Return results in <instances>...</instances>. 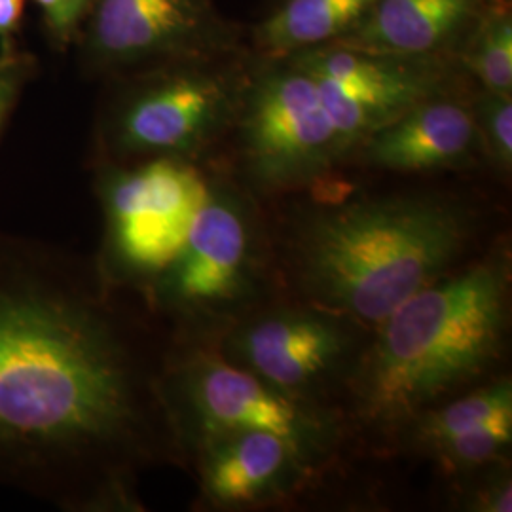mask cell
<instances>
[{"mask_svg": "<svg viewBox=\"0 0 512 512\" xmlns=\"http://www.w3.org/2000/svg\"><path fill=\"white\" fill-rule=\"evenodd\" d=\"M366 164L395 173H431L471 164L480 154L471 101L442 93L406 110L357 148Z\"/></svg>", "mask_w": 512, "mask_h": 512, "instance_id": "11", "label": "cell"}, {"mask_svg": "<svg viewBox=\"0 0 512 512\" xmlns=\"http://www.w3.org/2000/svg\"><path fill=\"white\" fill-rule=\"evenodd\" d=\"M74 48L82 74L105 82L173 61L239 54L245 44L215 0H93Z\"/></svg>", "mask_w": 512, "mask_h": 512, "instance_id": "7", "label": "cell"}, {"mask_svg": "<svg viewBox=\"0 0 512 512\" xmlns=\"http://www.w3.org/2000/svg\"><path fill=\"white\" fill-rule=\"evenodd\" d=\"M471 509L482 512H511V478L499 476L476 488L475 497L471 499Z\"/></svg>", "mask_w": 512, "mask_h": 512, "instance_id": "22", "label": "cell"}, {"mask_svg": "<svg viewBox=\"0 0 512 512\" xmlns=\"http://www.w3.org/2000/svg\"><path fill=\"white\" fill-rule=\"evenodd\" d=\"M509 264L492 258L410 296L380 323L357 378L366 421L397 427L478 378L503 346Z\"/></svg>", "mask_w": 512, "mask_h": 512, "instance_id": "3", "label": "cell"}, {"mask_svg": "<svg viewBox=\"0 0 512 512\" xmlns=\"http://www.w3.org/2000/svg\"><path fill=\"white\" fill-rule=\"evenodd\" d=\"M40 12L44 35L55 52L73 48L76 37L88 18L93 0H33Z\"/></svg>", "mask_w": 512, "mask_h": 512, "instance_id": "21", "label": "cell"}, {"mask_svg": "<svg viewBox=\"0 0 512 512\" xmlns=\"http://www.w3.org/2000/svg\"><path fill=\"white\" fill-rule=\"evenodd\" d=\"M471 234L458 203L395 196L319 211L298 243L306 294L325 308L380 325L439 281Z\"/></svg>", "mask_w": 512, "mask_h": 512, "instance_id": "2", "label": "cell"}, {"mask_svg": "<svg viewBox=\"0 0 512 512\" xmlns=\"http://www.w3.org/2000/svg\"><path fill=\"white\" fill-rule=\"evenodd\" d=\"M232 129L241 169L262 192L317 183L349 156L315 80L289 55H249Z\"/></svg>", "mask_w": 512, "mask_h": 512, "instance_id": "6", "label": "cell"}, {"mask_svg": "<svg viewBox=\"0 0 512 512\" xmlns=\"http://www.w3.org/2000/svg\"><path fill=\"white\" fill-rule=\"evenodd\" d=\"M463 73L478 90L512 95V12L509 0H490L459 48Z\"/></svg>", "mask_w": 512, "mask_h": 512, "instance_id": "16", "label": "cell"}, {"mask_svg": "<svg viewBox=\"0 0 512 512\" xmlns=\"http://www.w3.org/2000/svg\"><path fill=\"white\" fill-rule=\"evenodd\" d=\"M249 54L183 59L105 80L92 164L148 158L200 162L232 131Z\"/></svg>", "mask_w": 512, "mask_h": 512, "instance_id": "4", "label": "cell"}, {"mask_svg": "<svg viewBox=\"0 0 512 512\" xmlns=\"http://www.w3.org/2000/svg\"><path fill=\"white\" fill-rule=\"evenodd\" d=\"M507 414H512V385L509 378H503L454 403L442 404L437 410H423L414 420L416 442L429 450L444 440Z\"/></svg>", "mask_w": 512, "mask_h": 512, "instance_id": "17", "label": "cell"}, {"mask_svg": "<svg viewBox=\"0 0 512 512\" xmlns=\"http://www.w3.org/2000/svg\"><path fill=\"white\" fill-rule=\"evenodd\" d=\"M378 0H277L253 29L256 54L283 57L338 42Z\"/></svg>", "mask_w": 512, "mask_h": 512, "instance_id": "15", "label": "cell"}, {"mask_svg": "<svg viewBox=\"0 0 512 512\" xmlns=\"http://www.w3.org/2000/svg\"><path fill=\"white\" fill-rule=\"evenodd\" d=\"M488 2L378 0L338 44L384 54L458 57Z\"/></svg>", "mask_w": 512, "mask_h": 512, "instance_id": "14", "label": "cell"}, {"mask_svg": "<svg viewBox=\"0 0 512 512\" xmlns=\"http://www.w3.org/2000/svg\"><path fill=\"white\" fill-rule=\"evenodd\" d=\"M255 270V234L247 205L211 186L181 253L148 294V308L181 321L200 319L247 296Z\"/></svg>", "mask_w": 512, "mask_h": 512, "instance_id": "10", "label": "cell"}, {"mask_svg": "<svg viewBox=\"0 0 512 512\" xmlns=\"http://www.w3.org/2000/svg\"><path fill=\"white\" fill-rule=\"evenodd\" d=\"M92 171L103 213L95 266L112 289L147 300L181 253L213 183L200 162L186 158L95 162Z\"/></svg>", "mask_w": 512, "mask_h": 512, "instance_id": "5", "label": "cell"}, {"mask_svg": "<svg viewBox=\"0 0 512 512\" xmlns=\"http://www.w3.org/2000/svg\"><path fill=\"white\" fill-rule=\"evenodd\" d=\"M27 0H0V52L21 48V29Z\"/></svg>", "mask_w": 512, "mask_h": 512, "instance_id": "23", "label": "cell"}, {"mask_svg": "<svg viewBox=\"0 0 512 512\" xmlns=\"http://www.w3.org/2000/svg\"><path fill=\"white\" fill-rule=\"evenodd\" d=\"M160 389L173 435L196 439L224 431H266L306 459L321 450L327 427L308 408L249 370L203 351H175L160 368Z\"/></svg>", "mask_w": 512, "mask_h": 512, "instance_id": "8", "label": "cell"}, {"mask_svg": "<svg viewBox=\"0 0 512 512\" xmlns=\"http://www.w3.org/2000/svg\"><path fill=\"white\" fill-rule=\"evenodd\" d=\"M203 495L222 507H249L281 494L308 459L266 431H224L198 439Z\"/></svg>", "mask_w": 512, "mask_h": 512, "instance_id": "13", "label": "cell"}, {"mask_svg": "<svg viewBox=\"0 0 512 512\" xmlns=\"http://www.w3.org/2000/svg\"><path fill=\"white\" fill-rule=\"evenodd\" d=\"M275 2H277V0H275Z\"/></svg>", "mask_w": 512, "mask_h": 512, "instance_id": "24", "label": "cell"}, {"mask_svg": "<svg viewBox=\"0 0 512 512\" xmlns=\"http://www.w3.org/2000/svg\"><path fill=\"white\" fill-rule=\"evenodd\" d=\"M480 152L501 173L512 169V95L478 90L471 101Z\"/></svg>", "mask_w": 512, "mask_h": 512, "instance_id": "19", "label": "cell"}, {"mask_svg": "<svg viewBox=\"0 0 512 512\" xmlns=\"http://www.w3.org/2000/svg\"><path fill=\"white\" fill-rule=\"evenodd\" d=\"M346 348V330L308 311L264 315L236 336V351L251 372L289 395L323 378Z\"/></svg>", "mask_w": 512, "mask_h": 512, "instance_id": "12", "label": "cell"}, {"mask_svg": "<svg viewBox=\"0 0 512 512\" xmlns=\"http://www.w3.org/2000/svg\"><path fill=\"white\" fill-rule=\"evenodd\" d=\"M95 262L0 230V484L74 512L135 511L175 440L160 368Z\"/></svg>", "mask_w": 512, "mask_h": 512, "instance_id": "1", "label": "cell"}, {"mask_svg": "<svg viewBox=\"0 0 512 512\" xmlns=\"http://www.w3.org/2000/svg\"><path fill=\"white\" fill-rule=\"evenodd\" d=\"M289 57L315 80L349 156L421 101L458 92L467 76L456 55L384 54L338 42Z\"/></svg>", "mask_w": 512, "mask_h": 512, "instance_id": "9", "label": "cell"}, {"mask_svg": "<svg viewBox=\"0 0 512 512\" xmlns=\"http://www.w3.org/2000/svg\"><path fill=\"white\" fill-rule=\"evenodd\" d=\"M512 442V414L486 421L475 429L444 440L429 452L446 473L475 471L501 458Z\"/></svg>", "mask_w": 512, "mask_h": 512, "instance_id": "18", "label": "cell"}, {"mask_svg": "<svg viewBox=\"0 0 512 512\" xmlns=\"http://www.w3.org/2000/svg\"><path fill=\"white\" fill-rule=\"evenodd\" d=\"M37 74L38 57L29 50L0 52V141Z\"/></svg>", "mask_w": 512, "mask_h": 512, "instance_id": "20", "label": "cell"}]
</instances>
